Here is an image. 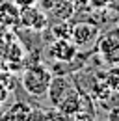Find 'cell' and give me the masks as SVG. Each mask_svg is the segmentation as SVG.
I'll return each instance as SVG.
<instances>
[{"label":"cell","mask_w":119,"mask_h":121,"mask_svg":"<svg viewBox=\"0 0 119 121\" xmlns=\"http://www.w3.org/2000/svg\"><path fill=\"white\" fill-rule=\"evenodd\" d=\"M50 78H52V71L48 67H45L43 63H32L21 75V86L30 97L39 99L47 95Z\"/></svg>","instance_id":"1"},{"label":"cell","mask_w":119,"mask_h":121,"mask_svg":"<svg viewBox=\"0 0 119 121\" xmlns=\"http://www.w3.org/2000/svg\"><path fill=\"white\" fill-rule=\"evenodd\" d=\"M19 26L21 28H28L34 32H43L48 26V17L43 9H37L35 6L30 8H21V15H19Z\"/></svg>","instance_id":"2"},{"label":"cell","mask_w":119,"mask_h":121,"mask_svg":"<svg viewBox=\"0 0 119 121\" xmlns=\"http://www.w3.org/2000/svg\"><path fill=\"white\" fill-rule=\"evenodd\" d=\"M78 54V47L74 45L71 39H54L50 45H48V56L54 58L60 63H71L74 61Z\"/></svg>","instance_id":"3"},{"label":"cell","mask_w":119,"mask_h":121,"mask_svg":"<svg viewBox=\"0 0 119 121\" xmlns=\"http://www.w3.org/2000/svg\"><path fill=\"white\" fill-rule=\"evenodd\" d=\"M74 88L73 80H69L65 75H52L50 78V84H48V90H47V97L50 101L52 108L60 104V101Z\"/></svg>","instance_id":"4"},{"label":"cell","mask_w":119,"mask_h":121,"mask_svg":"<svg viewBox=\"0 0 119 121\" xmlns=\"http://www.w3.org/2000/svg\"><path fill=\"white\" fill-rule=\"evenodd\" d=\"M95 47L106 65H119V41L115 37L106 34L102 37H99Z\"/></svg>","instance_id":"5"},{"label":"cell","mask_w":119,"mask_h":121,"mask_svg":"<svg viewBox=\"0 0 119 121\" xmlns=\"http://www.w3.org/2000/svg\"><path fill=\"white\" fill-rule=\"evenodd\" d=\"M97 37H99V26H95L91 22H76V24H73L71 41L76 47H88Z\"/></svg>","instance_id":"6"},{"label":"cell","mask_w":119,"mask_h":121,"mask_svg":"<svg viewBox=\"0 0 119 121\" xmlns=\"http://www.w3.org/2000/svg\"><path fill=\"white\" fill-rule=\"evenodd\" d=\"M19 15H21V8L13 0H2L0 2V26L17 28L19 26Z\"/></svg>","instance_id":"7"},{"label":"cell","mask_w":119,"mask_h":121,"mask_svg":"<svg viewBox=\"0 0 119 121\" xmlns=\"http://www.w3.org/2000/svg\"><path fill=\"white\" fill-rule=\"evenodd\" d=\"M32 108L28 103L24 101H17L13 104L9 106V110H6L0 117L6 121H28L30 119V114H32Z\"/></svg>","instance_id":"8"},{"label":"cell","mask_w":119,"mask_h":121,"mask_svg":"<svg viewBox=\"0 0 119 121\" xmlns=\"http://www.w3.org/2000/svg\"><path fill=\"white\" fill-rule=\"evenodd\" d=\"M54 108H58L65 117H73L74 114L80 110V93H78V90L73 88V90L60 101V104L54 106Z\"/></svg>","instance_id":"9"},{"label":"cell","mask_w":119,"mask_h":121,"mask_svg":"<svg viewBox=\"0 0 119 121\" xmlns=\"http://www.w3.org/2000/svg\"><path fill=\"white\" fill-rule=\"evenodd\" d=\"M71 32H73V24L69 22V19H60L58 22L50 26V34L54 39H71Z\"/></svg>","instance_id":"10"},{"label":"cell","mask_w":119,"mask_h":121,"mask_svg":"<svg viewBox=\"0 0 119 121\" xmlns=\"http://www.w3.org/2000/svg\"><path fill=\"white\" fill-rule=\"evenodd\" d=\"M50 11L60 19H71V15L74 13V4L71 0H54Z\"/></svg>","instance_id":"11"},{"label":"cell","mask_w":119,"mask_h":121,"mask_svg":"<svg viewBox=\"0 0 119 121\" xmlns=\"http://www.w3.org/2000/svg\"><path fill=\"white\" fill-rule=\"evenodd\" d=\"M104 78L114 93H119V65H110V69L104 73Z\"/></svg>","instance_id":"12"},{"label":"cell","mask_w":119,"mask_h":121,"mask_svg":"<svg viewBox=\"0 0 119 121\" xmlns=\"http://www.w3.org/2000/svg\"><path fill=\"white\" fill-rule=\"evenodd\" d=\"M9 93H11V91L8 90V88H6V86H4L2 82H0V106H4V104H6V101H8Z\"/></svg>","instance_id":"13"},{"label":"cell","mask_w":119,"mask_h":121,"mask_svg":"<svg viewBox=\"0 0 119 121\" xmlns=\"http://www.w3.org/2000/svg\"><path fill=\"white\" fill-rule=\"evenodd\" d=\"M108 119H110V121H119V104L114 106V108H110V112H108Z\"/></svg>","instance_id":"14"},{"label":"cell","mask_w":119,"mask_h":121,"mask_svg":"<svg viewBox=\"0 0 119 121\" xmlns=\"http://www.w3.org/2000/svg\"><path fill=\"white\" fill-rule=\"evenodd\" d=\"M19 8H30V6H35L37 0H13Z\"/></svg>","instance_id":"15"},{"label":"cell","mask_w":119,"mask_h":121,"mask_svg":"<svg viewBox=\"0 0 119 121\" xmlns=\"http://www.w3.org/2000/svg\"><path fill=\"white\" fill-rule=\"evenodd\" d=\"M4 67H6V65L2 63V58H0V69H4Z\"/></svg>","instance_id":"16"},{"label":"cell","mask_w":119,"mask_h":121,"mask_svg":"<svg viewBox=\"0 0 119 121\" xmlns=\"http://www.w3.org/2000/svg\"><path fill=\"white\" fill-rule=\"evenodd\" d=\"M0 2H2V0H0Z\"/></svg>","instance_id":"17"}]
</instances>
